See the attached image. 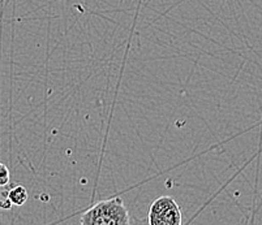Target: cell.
<instances>
[{"label":"cell","mask_w":262,"mask_h":225,"mask_svg":"<svg viewBox=\"0 0 262 225\" xmlns=\"http://www.w3.org/2000/svg\"><path fill=\"white\" fill-rule=\"evenodd\" d=\"M82 225H127L130 224L129 212L120 196L101 201L85 211L80 219Z\"/></svg>","instance_id":"obj_1"},{"label":"cell","mask_w":262,"mask_h":225,"mask_svg":"<svg viewBox=\"0 0 262 225\" xmlns=\"http://www.w3.org/2000/svg\"><path fill=\"white\" fill-rule=\"evenodd\" d=\"M147 222L150 225H180L182 211L171 196H161L150 206Z\"/></svg>","instance_id":"obj_2"},{"label":"cell","mask_w":262,"mask_h":225,"mask_svg":"<svg viewBox=\"0 0 262 225\" xmlns=\"http://www.w3.org/2000/svg\"><path fill=\"white\" fill-rule=\"evenodd\" d=\"M6 196L8 198V201L11 202L12 206H17V207H21V206L25 205L29 199V193L26 190L25 186L23 185H17V186H13L9 190L4 191Z\"/></svg>","instance_id":"obj_3"},{"label":"cell","mask_w":262,"mask_h":225,"mask_svg":"<svg viewBox=\"0 0 262 225\" xmlns=\"http://www.w3.org/2000/svg\"><path fill=\"white\" fill-rule=\"evenodd\" d=\"M247 222H249V224H262V196L251 212V217L247 220Z\"/></svg>","instance_id":"obj_4"},{"label":"cell","mask_w":262,"mask_h":225,"mask_svg":"<svg viewBox=\"0 0 262 225\" xmlns=\"http://www.w3.org/2000/svg\"><path fill=\"white\" fill-rule=\"evenodd\" d=\"M11 181V172L4 163L0 162V188L8 186Z\"/></svg>","instance_id":"obj_5"},{"label":"cell","mask_w":262,"mask_h":225,"mask_svg":"<svg viewBox=\"0 0 262 225\" xmlns=\"http://www.w3.org/2000/svg\"><path fill=\"white\" fill-rule=\"evenodd\" d=\"M2 196H3L4 199H0V208H2V210H11L13 206L11 205V202L8 201V198L6 196V194L2 193Z\"/></svg>","instance_id":"obj_6"}]
</instances>
